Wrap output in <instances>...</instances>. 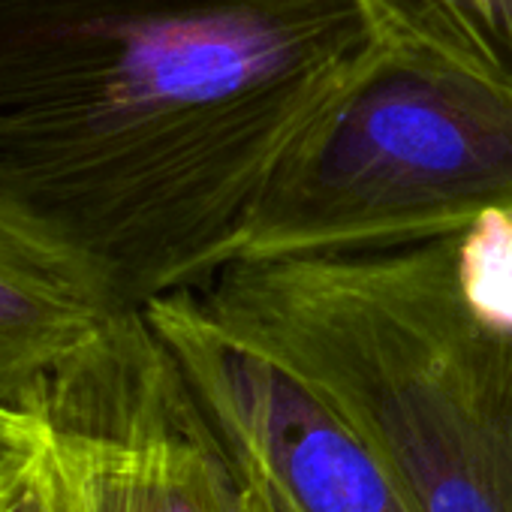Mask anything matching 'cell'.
<instances>
[{
  "label": "cell",
  "instance_id": "7a4b0ae2",
  "mask_svg": "<svg viewBox=\"0 0 512 512\" xmlns=\"http://www.w3.org/2000/svg\"><path fill=\"white\" fill-rule=\"evenodd\" d=\"M193 290L371 446L413 512H512V214L235 260Z\"/></svg>",
  "mask_w": 512,
  "mask_h": 512
},
{
  "label": "cell",
  "instance_id": "6da1fadb",
  "mask_svg": "<svg viewBox=\"0 0 512 512\" xmlns=\"http://www.w3.org/2000/svg\"><path fill=\"white\" fill-rule=\"evenodd\" d=\"M365 0H0V235L106 314L235 263Z\"/></svg>",
  "mask_w": 512,
  "mask_h": 512
},
{
  "label": "cell",
  "instance_id": "3957f363",
  "mask_svg": "<svg viewBox=\"0 0 512 512\" xmlns=\"http://www.w3.org/2000/svg\"><path fill=\"white\" fill-rule=\"evenodd\" d=\"M512 214V94L395 40L299 130L238 260L410 244Z\"/></svg>",
  "mask_w": 512,
  "mask_h": 512
},
{
  "label": "cell",
  "instance_id": "9c48e42d",
  "mask_svg": "<svg viewBox=\"0 0 512 512\" xmlns=\"http://www.w3.org/2000/svg\"><path fill=\"white\" fill-rule=\"evenodd\" d=\"M10 512H79L76 500L70 494V485H67V479H64L52 449H46L40 467L25 482L22 494L10 506Z\"/></svg>",
  "mask_w": 512,
  "mask_h": 512
},
{
  "label": "cell",
  "instance_id": "52a82bcc",
  "mask_svg": "<svg viewBox=\"0 0 512 512\" xmlns=\"http://www.w3.org/2000/svg\"><path fill=\"white\" fill-rule=\"evenodd\" d=\"M383 40L512 94V0H365Z\"/></svg>",
  "mask_w": 512,
  "mask_h": 512
},
{
  "label": "cell",
  "instance_id": "5b68a950",
  "mask_svg": "<svg viewBox=\"0 0 512 512\" xmlns=\"http://www.w3.org/2000/svg\"><path fill=\"white\" fill-rule=\"evenodd\" d=\"M196 404L272 512H413L371 446L296 374L178 290L145 308Z\"/></svg>",
  "mask_w": 512,
  "mask_h": 512
},
{
  "label": "cell",
  "instance_id": "ba28073f",
  "mask_svg": "<svg viewBox=\"0 0 512 512\" xmlns=\"http://www.w3.org/2000/svg\"><path fill=\"white\" fill-rule=\"evenodd\" d=\"M49 449V428L40 416L0 404V512L22 494Z\"/></svg>",
  "mask_w": 512,
  "mask_h": 512
},
{
  "label": "cell",
  "instance_id": "8992f818",
  "mask_svg": "<svg viewBox=\"0 0 512 512\" xmlns=\"http://www.w3.org/2000/svg\"><path fill=\"white\" fill-rule=\"evenodd\" d=\"M109 317L115 314L0 235V404L37 416L52 380Z\"/></svg>",
  "mask_w": 512,
  "mask_h": 512
},
{
  "label": "cell",
  "instance_id": "277c9868",
  "mask_svg": "<svg viewBox=\"0 0 512 512\" xmlns=\"http://www.w3.org/2000/svg\"><path fill=\"white\" fill-rule=\"evenodd\" d=\"M37 416L79 512H272L145 311L109 317Z\"/></svg>",
  "mask_w": 512,
  "mask_h": 512
},
{
  "label": "cell",
  "instance_id": "30bf717a",
  "mask_svg": "<svg viewBox=\"0 0 512 512\" xmlns=\"http://www.w3.org/2000/svg\"><path fill=\"white\" fill-rule=\"evenodd\" d=\"M7 512H10V509H7Z\"/></svg>",
  "mask_w": 512,
  "mask_h": 512
}]
</instances>
